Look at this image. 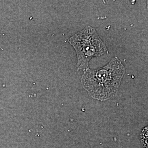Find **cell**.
I'll return each mask as SVG.
<instances>
[{"instance_id":"3957f363","label":"cell","mask_w":148,"mask_h":148,"mask_svg":"<svg viewBox=\"0 0 148 148\" xmlns=\"http://www.w3.org/2000/svg\"><path fill=\"white\" fill-rule=\"evenodd\" d=\"M147 127H145L142 131V133L140 135V140L141 143L145 147H148V131Z\"/></svg>"},{"instance_id":"6da1fadb","label":"cell","mask_w":148,"mask_h":148,"mask_svg":"<svg viewBox=\"0 0 148 148\" xmlns=\"http://www.w3.org/2000/svg\"><path fill=\"white\" fill-rule=\"evenodd\" d=\"M82 84L88 95L101 101L113 99L117 94L125 67L118 57L113 58L106 66L83 71Z\"/></svg>"},{"instance_id":"7a4b0ae2","label":"cell","mask_w":148,"mask_h":148,"mask_svg":"<svg viewBox=\"0 0 148 148\" xmlns=\"http://www.w3.org/2000/svg\"><path fill=\"white\" fill-rule=\"evenodd\" d=\"M77 57V68L84 71L89 68V61L106 53L108 49L95 28L88 26L69 40Z\"/></svg>"}]
</instances>
